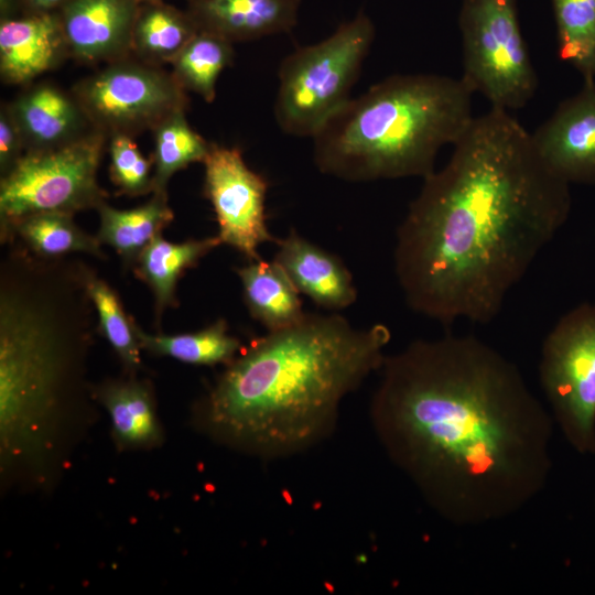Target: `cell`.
<instances>
[{"label":"cell","mask_w":595,"mask_h":595,"mask_svg":"<svg viewBox=\"0 0 595 595\" xmlns=\"http://www.w3.org/2000/svg\"><path fill=\"white\" fill-rule=\"evenodd\" d=\"M379 371L374 431L443 519L501 520L543 490L552 418L498 350L474 336L418 339Z\"/></svg>","instance_id":"cell-1"},{"label":"cell","mask_w":595,"mask_h":595,"mask_svg":"<svg viewBox=\"0 0 595 595\" xmlns=\"http://www.w3.org/2000/svg\"><path fill=\"white\" fill-rule=\"evenodd\" d=\"M453 147L397 230L394 273L414 312L487 324L565 223L570 184L504 109L474 117Z\"/></svg>","instance_id":"cell-2"},{"label":"cell","mask_w":595,"mask_h":595,"mask_svg":"<svg viewBox=\"0 0 595 595\" xmlns=\"http://www.w3.org/2000/svg\"><path fill=\"white\" fill-rule=\"evenodd\" d=\"M391 339L338 314H306L242 347L209 390L202 421L224 443L261 459L293 456L328 437L343 399L378 371Z\"/></svg>","instance_id":"cell-3"},{"label":"cell","mask_w":595,"mask_h":595,"mask_svg":"<svg viewBox=\"0 0 595 595\" xmlns=\"http://www.w3.org/2000/svg\"><path fill=\"white\" fill-rule=\"evenodd\" d=\"M87 269L11 250L0 279L3 459L39 452L94 326Z\"/></svg>","instance_id":"cell-4"},{"label":"cell","mask_w":595,"mask_h":595,"mask_svg":"<svg viewBox=\"0 0 595 595\" xmlns=\"http://www.w3.org/2000/svg\"><path fill=\"white\" fill-rule=\"evenodd\" d=\"M473 91L437 74L392 75L349 99L317 131L313 159L348 182L426 177L446 144L467 130Z\"/></svg>","instance_id":"cell-5"},{"label":"cell","mask_w":595,"mask_h":595,"mask_svg":"<svg viewBox=\"0 0 595 595\" xmlns=\"http://www.w3.org/2000/svg\"><path fill=\"white\" fill-rule=\"evenodd\" d=\"M375 35L372 20L360 11L325 40L284 57L274 102V118L283 132L313 138L350 99Z\"/></svg>","instance_id":"cell-6"},{"label":"cell","mask_w":595,"mask_h":595,"mask_svg":"<svg viewBox=\"0 0 595 595\" xmlns=\"http://www.w3.org/2000/svg\"><path fill=\"white\" fill-rule=\"evenodd\" d=\"M458 28L461 79L491 107L523 108L537 91L538 76L521 33L518 0H463Z\"/></svg>","instance_id":"cell-7"},{"label":"cell","mask_w":595,"mask_h":595,"mask_svg":"<svg viewBox=\"0 0 595 595\" xmlns=\"http://www.w3.org/2000/svg\"><path fill=\"white\" fill-rule=\"evenodd\" d=\"M108 138L94 130L62 148L25 152L0 182L1 227L41 212L98 208L105 192L97 170Z\"/></svg>","instance_id":"cell-8"},{"label":"cell","mask_w":595,"mask_h":595,"mask_svg":"<svg viewBox=\"0 0 595 595\" xmlns=\"http://www.w3.org/2000/svg\"><path fill=\"white\" fill-rule=\"evenodd\" d=\"M540 382L553 416L569 443L595 453V304H582L547 335Z\"/></svg>","instance_id":"cell-9"},{"label":"cell","mask_w":595,"mask_h":595,"mask_svg":"<svg viewBox=\"0 0 595 595\" xmlns=\"http://www.w3.org/2000/svg\"><path fill=\"white\" fill-rule=\"evenodd\" d=\"M94 129L107 138L152 130L188 108L187 91L172 73L130 55L83 78L72 89Z\"/></svg>","instance_id":"cell-10"},{"label":"cell","mask_w":595,"mask_h":595,"mask_svg":"<svg viewBox=\"0 0 595 595\" xmlns=\"http://www.w3.org/2000/svg\"><path fill=\"white\" fill-rule=\"evenodd\" d=\"M203 164L204 191L216 214L218 238L249 260L260 258L258 247L277 241L266 223L268 182L248 167L238 148L210 143Z\"/></svg>","instance_id":"cell-11"},{"label":"cell","mask_w":595,"mask_h":595,"mask_svg":"<svg viewBox=\"0 0 595 595\" xmlns=\"http://www.w3.org/2000/svg\"><path fill=\"white\" fill-rule=\"evenodd\" d=\"M531 137L555 175L569 184L595 182V82L562 101Z\"/></svg>","instance_id":"cell-12"},{"label":"cell","mask_w":595,"mask_h":595,"mask_svg":"<svg viewBox=\"0 0 595 595\" xmlns=\"http://www.w3.org/2000/svg\"><path fill=\"white\" fill-rule=\"evenodd\" d=\"M140 0H69L58 15L69 57L110 63L131 55Z\"/></svg>","instance_id":"cell-13"},{"label":"cell","mask_w":595,"mask_h":595,"mask_svg":"<svg viewBox=\"0 0 595 595\" xmlns=\"http://www.w3.org/2000/svg\"><path fill=\"white\" fill-rule=\"evenodd\" d=\"M69 57L58 11L0 20V76L25 85Z\"/></svg>","instance_id":"cell-14"},{"label":"cell","mask_w":595,"mask_h":595,"mask_svg":"<svg viewBox=\"0 0 595 595\" xmlns=\"http://www.w3.org/2000/svg\"><path fill=\"white\" fill-rule=\"evenodd\" d=\"M9 105L26 152L62 148L95 130L73 93L51 83L29 87Z\"/></svg>","instance_id":"cell-15"},{"label":"cell","mask_w":595,"mask_h":595,"mask_svg":"<svg viewBox=\"0 0 595 595\" xmlns=\"http://www.w3.org/2000/svg\"><path fill=\"white\" fill-rule=\"evenodd\" d=\"M273 261L295 289L326 310H343L357 299L349 270L335 255L303 238L295 230L277 240Z\"/></svg>","instance_id":"cell-16"},{"label":"cell","mask_w":595,"mask_h":595,"mask_svg":"<svg viewBox=\"0 0 595 595\" xmlns=\"http://www.w3.org/2000/svg\"><path fill=\"white\" fill-rule=\"evenodd\" d=\"M198 31L244 42L288 33L298 23L301 0H186Z\"/></svg>","instance_id":"cell-17"},{"label":"cell","mask_w":595,"mask_h":595,"mask_svg":"<svg viewBox=\"0 0 595 595\" xmlns=\"http://www.w3.org/2000/svg\"><path fill=\"white\" fill-rule=\"evenodd\" d=\"M237 273L251 316L268 331L289 327L305 315L300 292L277 262L258 258L238 268Z\"/></svg>","instance_id":"cell-18"},{"label":"cell","mask_w":595,"mask_h":595,"mask_svg":"<svg viewBox=\"0 0 595 595\" xmlns=\"http://www.w3.org/2000/svg\"><path fill=\"white\" fill-rule=\"evenodd\" d=\"M197 32L186 10L164 1L141 2L132 30L131 55L156 66L171 64Z\"/></svg>","instance_id":"cell-19"},{"label":"cell","mask_w":595,"mask_h":595,"mask_svg":"<svg viewBox=\"0 0 595 595\" xmlns=\"http://www.w3.org/2000/svg\"><path fill=\"white\" fill-rule=\"evenodd\" d=\"M97 209L100 215L97 239L111 246L127 261L137 260L173 219L166 192H153L149 202L132 209H116L106 202Z\"/></svg>","instance_id":"cell-20"},{"label":"cell","mask_w":595,"mask_h":595,"mask_svg":"<svg viewBox=\"0 0 595 595\" xmlns=\"http://www.w3.org/2000/svg\"><path fill=\"white\" fill-rule=\"evenodd\" d=\"M107 409L112 432L121 446L147 447L161 441L153 398L143 382L112 381L98 390Z\"/></svg>","instance_id":"cell-21"},{"label":"cell","mask_w":595,"mask_h":595,"mask_svg":"<svg viewBox=\"0 0 595 595\" xmlns=\"http://www.w3.org/2000/svg\"><path fill=\"white\" fill-rule=\"evenodd\" d=\"M14 236H19L30 251L44 258H58L73 252L102 257L97 237L83 231L69 213H35L1 227L2 240Z\"/></svg>","instance_id":"cell-22"},{"label":"cell","mask_w":595,"mask_h":595,"mask_svg":"<svg viewBox=\"0 0 595 595\" xmlns=\"http://www.w3.org/2000/svg\"><path fill=\"white\" fill-rule=\"evenodd\" d=\"M220 244L218 236L174 244L159 235L143 249L137 271L151 286L159 314L172 303L181 273Z\"/></svg>","instance_id":"cell-23"},{"label":"cell","mask_w":595,"mask_h":595,"mask_svg":"<svg viewBox=\"0 0 595 595\" xmlns=\"http://www.w3.org/2000/svg\"><path fill=\"white\" fill-rule=\"evenodd\" d=\"M136 333L141 348L193 365H227L242 348L240 340L229 335L224 320L181 335H150L137 326Z\"/></svg>","instance_id":"cell-24"},{"label":"cell","mask_w":595,"mask_h":595,"mask_svg":"<svg viewBox=\"0 0 595 595\" xmlns=\"http://www.w3.org/2000/svg\"><path fill=\"white\" fill-rule=\"evenodd\" d=\"M232 44L216 34L198 31L171 63V73L186 91L212 102L220 73L232 63Z\"/></svg>","instance_id":"cell-25"},{"label":"cell","mask_w":595,"mask_h":595,"mask_svg":"<svg viewBox=\"0 0 595 595\" xmlns=\"http://www.w3.org/2000/svg\"><path fill=\"white\" fill-rule=\"evenodd\" d=\"M185 111L169 115L152 129L153 192H166V184L175 172L191 163H203L208 154L210 143L190 126Z\"/></svg>","instance_id":"cell-26"},{"label":"cell","mask_w":595,"mask_h":595,"mask_svg":"<svg viewBox=\"0 0 595 595\" xmlns=\"http://www.w3.org/2000/svg\"><path fill=\"white\" fill-rule=\"evenodd\" d=\"M559 57L595 82V0H551Z\"/></svg>","instance_id":"cell-27"},{"label":"cell","mask_w":595,"mask_h":595,"mask_svg":"<svg viewBox=\"0 0 595 595\" xmlns=\"http://www.w3.org/2000/svg\"><path fill=\"white\" fill-rule=\"evenodd\" d=\"M86 283L89 296L98 316L101 334L112 346L128 368L140 365V343L136 325L123 312L116 292L101 279L87 270Z\"/></svg>","instance_id":"cell-28"},{"label":"cell","mask_w":595,"mask_h":595,"mask_svg":"<svg viewBox=\"0 0 595 595\" xmlns=\"http://www.w3.org/2000/svg\"><path fill=\"white\" fill-rule=\"evenodd\" d=\"M110 177L119 190L137 196L153 192L151 162L140 152L131 136L109 138Z\"/></svg>","instance_id":"cell-29"},{"label":"cell","mask_w":595,"mask_h":595,"mask_svg":"<svg viewBox=\"0 0 595 595\" xmlns=\"http://www.w3.org/2000/svg\"><path fill=\"white\" fill-rule=\"evenodd\" d=\"M25 142L9 102L0 109V173L6 176L25 154Z\"/></svg>","instance_id":"cell-30"},{"label":"cell","mask_w":595,"mask_h":595,"mask_svg":"<svg viewBox=\"0 0 595 595\" xmlns=\"http://www.w3.org/2000/svg\"><path fill=\"white\" fill-rule=\"evenodd\" d=\"M69 0H21V15L58 11Z\"/></svg>","instance_id":"cell-31"},{"label":"cell","mask_w":595,"mask_h":595,"mask_svg":"<svg viewBox=\"0 0 595 595\" xmlns=\"http://www.w3.org/2000/svg\"><path fill=\"white\" fill-rule=\"evenodd\" d=\"M21 15V0H0V20Z\"/></svg>","instance_id":"cell-32"},{"label":"cell","mask_w":595,"mask_h":595,"mask_svg":"<svg viewBox=\"0 0 595 595\" xmlns=\"http://www.w3.org/2000/svg\"><path fill=\"white\" fill-rule=\"evenodd\" d=\"M141 2L163 1V0H140Z\"/></svg>","instance_id":"cell-33"}]
</instances>
